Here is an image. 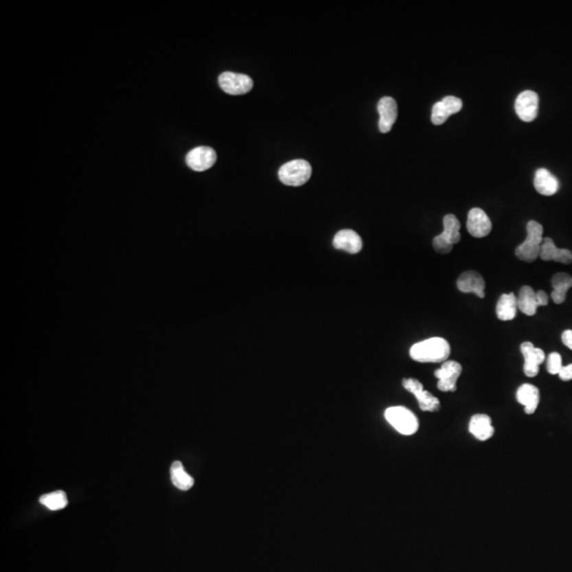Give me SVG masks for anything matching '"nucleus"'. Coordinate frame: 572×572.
Segmentation results:
<instances>
[{"label": "nucleus", "instance_id": "1", "mask_svg": "<svg viewBox=\"0 0 572 572\" xmlns=\"http://www.w3.org/2000/svg\"><path fill=\"white\" fill-rule=\"evenodd\" d=\"M409 353L417 363H444L450 356V345L446 339L433 337L413 345Z\"/></svg>", "mask_w": 572, "mask_h": 572}, {"label": "nucleus", "instance_id": "2", "mask_svg": "<svg viewBox=\"0 0 572 572\" xmlns=\"http://www.w3.org/2000/svg\"><path fill=\"white\" fill-rule=\"evenodd\" d=\"M542 232L544 228L536 220H530L527 224V238L518 247L515 249V255L525 262H534L540 258L542 247Z\"/></svg>", "mask_w": 572, "mask_h": 572}, {"label": "nucleus", "instance_id": "3", "mask_svg": "<svg viewBox=\"0 0 572 572\" xmlns=\"http://www.w3.org/2000/svg\"><path fill=\"white\" fill-rule=\"evenodd\" d=\"M443 232L433 238V246L439 253H450L455 244L461 240L460 222L454 214H447L443 218Z\"/></svg>", "mask_w": 572, "mask_h": 572}, {"label": "nucleus", "instance_id": "4", "mask_svg": "<svg viewBox=\"0 0 572 572\" xmlns=\"http://www.w3.org/2000/svg\"><path fill=\"white\" fill-rule=\"evenodd\" d=\"M385 417L398 433L404 436H411L419 429V421L407 408L394 406L385 411Z\"/></svg>", "mask_w": 572, "mask_h": 572}, {"label": "nucleus", "instance_id": "5", "mask_svg": "<svg viewBox=\"0 0 572 572\" xmlns=\"http://www.w3.org/2000/svg\"><path fill=\"white\" fill-rule=\"evenodd\" d=\"M312 176V167L304 159L292 160L283 165L279 170L281 183L292 187H299L308 183Z\"/></svg>", "mask_w": 572, "mask_h": 572}, {"label": "nucleus", "instance_id": "6", "mask_svg": "<svg viewBox=\"0 0 572 572\" xmlns=\"http://www.w3.org/2000/svg\"><path fill=\"white\" fill-rule=\"evenodd\" d=\"M218 84L222 91L232 95H245L253 87V81L251 77L231 71L222 72L218 77Z\"/></svg>", "mask_w": 572, "mask_h": 572}, {"label": "nucleus", "instance_id": "7", "mask_svg": "<svg viewBox=\"0 0 572 572\" xmlns=\"http://www.w3.org/2000/svg\"><path fill=\"white\" fill-rule=\"evenodd\" d=\"M403 386L407 391L415 396L420 409L429 413L440 409V401L431 392L426 391L419 380L415 378H405L403 380Z\"/></svg>", "mask_w": 572, "mask_h": 572}, {"label": "nucleus", "instance_id": "8", "mask_svg": "<svg viewBox=\"0 0 572 572\" xmlns=\"http://www.w3.org/2000/svg\"><path fill=\"white\" fill-rule=\"evenodd\" d=\"M462 373L461 365L455 361H446L440 369L436 370L435 376L438 378V389L443 392H454L457 390V380Z\"/></svg>", "mask_w": 572, "mask_h": 572}, {"label": "nucleus", "instance_id": "9", "mask_svg": "<svg viewBox=\"0 0 572 572\" xmlns=\"http://www.w3.org/2000/svg\"><path fill=\"white\" fill-rule=\"evenodd\" d=\"M538 95L536 91H525L519 93L515 101V111L524 122H532L538 114Z\"/></svg>", "mask_w": 572, "mask_h": 572}, {"label": "nucleus", "instance_id": "10", "mask_svg": "<svg viewBox=\"0 0 572 572\" xmlns=\"http://www.w3.org/2000/svg\"><path fill=\"white\" fill-rule=\"evenodd\" d=\"M218 156L214 148L208 146H198L189 152L185 157L187 165L196 172H204L214 167Z\"/></svg>", "mask_w": 572, "mask_h": 572}, {"label": "nucleus", "instance_id": "11", "mask_svg": "<svg viewBox=\"0 0 572 572\" xmlns=\"http://www.w3.org/2000/svg\"><path fill=\"white\" fill-rule=\"evenodd\" d=\"M462 106H464V103L459 98L453 97V95H447V97L443 98L442 101L437 102L433 106L431 122L435 126H441L452 115L457 114V113L461 111Z\"/></svg>", "mask_w": 572, "mask_h": 572}, {"label": "nucleus", "instance_id": "12", "mask_svg": "<svg viewBox=\"0 0 572 572\" xmlns=\"http://www.w3.org/2000/svg\"><path fill=\"white\" fill-rule=\"evenodd\" d=\"M520 351L525 358L524 372L528 378L538 376L540 366L545 362V352L532 343H521Z\"/></svg>", "mask_w": 572, "mask_h": 572}, {"label": "nucleus", "instance_id": "13", "mask_svg": "<svg viewBox=\"0 0 572 572\" xmlns=\"http://www.w3.org/2000/svg\"><path fill=\"white\" fill-rule=\"evenodd\" d=\"M378 111L380 114L378 128L380 133L386 134L391 130L398 119V104L393 98L384 97L378 101Z\"/></svg>", "mask_w": 572, "mask_h": 572}, {"label": "nucleus", "instance_id": "14", "mask_svg": "<svg viewBox=\"0 0 572 572\" xmlns=\"http://www.w3.org/2000/svg\"><path fill=\"white\" fill-rule=\"evenodd\" d=\"M468 232L474 238H484L490 234L492 230V222L489 216L482 209H470L468 216Z\"/></svg>", "mask_w": 572, "mask_h": 572}, {"label": "nucleus", "instance_id": "15", "mask_svg": "<svg viewBox=\"0 0 572 572\" xmlns=\"http://www.w3.org/2000/svg\"><path fill=\"white\" fill-rule=\"evenodd\" d=\"M457 286L459 290L462 293H474L479 298H484V288H485V281L483 277L477 271H466L459 277L457 281Z\"/></svg>", "mask_w": 572, "mask_h": 572}, {"label": "nucleus", "instance_id": "16", "mask_svg": "<svg viewBox=\"0 0 572 572\" xmlns=\"http://www.w3.org/2000/svg\"><path fill=\"white\" fill-rule=\"evenodd\" d=\"M333 246L339 251L358 253L362 251L363 240L358 233L350 229L341 230L334 236Z\"/></svg>", "mask_w": 572, "mask_h": 572}, {"label": "nucleus", "instance_id": "17", "mask_svg": "<svg viewBox=\"0 0 572 572\" xmlns=\"http://www.w3.org/2000/svg\"><path fill=\"white\" fill-rule=\"evenodd\" d=\"M540 258L544 261H556V262L570 264L572 263V253L568 249L558 248L553 240L545 238L540 247Z\"/></svg>", "mask_w": 572, "mask_h": 572}, {"label": "nucleus", "instance_id": "18", "mask_svg": "<svg viewBox=\"0 0 572 572\" xmlns=\"http://www.w3.org/2000/svg\"><path fill=\"white\" fill-rule=\"evenodd\" d=\"M468 431L479 441L489 440L495 433L491 417L483 413L472 415L468 424Z\"/></svg>", "mask_w": 572, "mask_h": 572}, {"label": "nucleus", "instance_id": "19", "mask_svg": "<svg viewBox=\"0 0 572 572\" xmlns=\"http://www.w3.org/2000/svg\"><path fill=\"white\" fill-rule=\"evenodd\" d=\"M516 399L519 404L524 406L526 413L532 415L536 413L540 404V391L533 385H521L517 390Z\"/></svg>", "mask_w": 572, "mask_h": 572}, {"label": "nucleus", "instance_id": "20", "mask_svg": "<svg viewBox=\"0 0 572 572\" xmlns=\"http://www.w3.org/2000/svg\"><path fill=\"white\" fill-rule=\"evenodd\" d=\"M534 187L540 194L551 196L560 189V183L553 174L547 169H538L534 176Z\"/></svg>", "mask_w": 572, "mask_h": 572}, {"label": "nucleus", "instance_id": "21", "mask_svg": "<svg viewBox=\"0 0 572 572\" xmlns=\"http://www.w3.org/2000/svg\"><path fill=\"white\" fill-rule=\"evenodd\" d=\"M517 310H518V304H517L516 296L513 293L503 294L497 302L496 315L503 321H509L516 317Z\"/></svg>", "mask_w": 572, "mask_h": 572}, {"label": "nucleus", "instance_id": "22", "mask_svg": "<svg viewBox=\"0 0 572 572\" xmlns=\"http://www.w3.org/2000/svg\"><path fill=\"white\" fill-rule=\"evenodd\" d=\"M517 304H518V310L527 316L536 315L538 306H540L536 293L527 285L523 286L519 290Z\"/></svg>", "mask_w": 572, "mask_h": 572}, {"label": "nucleus", "instance_id": "23", "mask_svg": "<svg viewBox=\"0 0 572 572\" xmlns=\"http://www.w3.org/2000/svg\"><path fill=\"white\" fill-rule=\"evenodd\" d=\"M553 290L551 293V298L556 304H562L566 299L568 290L572 288V276L568 273H556L551 280Z\"/></svg>", "mask_w": 572, "mask_h": 572}, {"label": "nucleus", "instance_id": "24", "mask_svg": "<svg viewBox=\"0 0 572 572\" xmlns=\"http://www.w3.org/2000/svg\"><path fill=\"white\" fill-rule=\"evenodd\" d=\"M171 480L174 487L181 491H188L194 485V479L185 472L183 464L175 461L171 466Z\"/></svg>", "mask_w": 572, "mask_h": 572}, {"label": "nucleus", "instance_id": "25", "mask_svg": "<svg viewBox=\"0 0 572 572\" xmlns=\"http://www.w3.org/2000/svg\"><path fill=\"white\" fill-rule=\"evenodd\" d=\"M40 503L52 511H58V510L67 507V495L63 491L52 492V493L43 495L40 499Z\"/></svg>", "mask_w": 572, "mask_h": 572}, {"label": "nucleus", "instance_id": "26", "mask_svg": "<svg viewBox=\"0 0 572 572\" xmlns=\"http://www.w3.org/2000/svg\"><path fill=\"white\" fill-rule=\"evenodd\" d=\"M563 368V364H562V356L561 355L558 354V353H551L548 357V362H547V370L550 374L552 376H556V374H558L561 369Z\"/></svg>", "mask_w": 572, "mask_h": 572}, {"label": "nucleus", "instance_id": "27", "mask_svg": "<svg viewBox=\"0 0 572 572\" xmlns=\"http://www.w3.org/2000/svg\"><path fill=\"white\" fill-rule=\"evenodd\" d=\"M558 376H560V378H561L562 380H564V382L571 380L572 364L568 365V366H563V368H562L560 373H558Z\"/></svg>", "mask_w": 572, "mask_h": 572}, {"label": "nucleus", "instance_id": "28", "mask_svg": "<svg viewBox=\"0 0 572 572\" xmlns=\"http://www.w3.org/2000/svg\"><path fill=\"white\" fill-rule=\"evenodd\" d=\"M562 341L566 347L572 350V330H567L562 334Z\"/></svg>", "mask_w": 572, "mask_h": 572}, {"label": "nucleus", "instance_id": "29", "mask_svg": "<svg viewBox=\"0 0 572 572\" xmlns=\"http://www.w3.org/2000/svg\"><path fill=\"white\" fill-rule=\"evenodd\" d=\"M536 297H538V302H540V306H545L548 304L549 298H548V295H547L544 290H538V292H536Z\"/></svg>", "mask_w": 572, "mask_h": 572}]
</instances>
